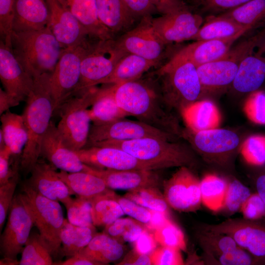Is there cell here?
Returning <instances> with one entry per match:
<instances>
[{"instance_id": "1", "label": "cell", "mask_w": 265, "mask_h": 265, "mask_svg": "<svg viewBox=\"0 0 265 265\" xmlns=\"http://www.w3.org/2000/svg\"><path fill=\"white\" fill-rule=\"evenodd\" d=\"M51 74H44L33 79L31 90L26 98L23 114L27 132V140L20 159V168L27 175L41 156L44 136L54 112L50 86Z\"/></svg>"}, {"instance_id": "2", "label": "cell", "mask_w": 265, "mask_h": 265, "mask_svg": "<svg viewBox=\"0 0 265 265\" xmlns=\"http://www.w3.org/2000/svg\"><path fill=\"white\" fill-rule=\"evenodd\" d=\"M112 85L117 104L129 116L168 133L178 132L168 106L152 86L137 80Z\"/></svg>"}, {"instance_id": "3", "label": "cell", "mask_w": 265, "mask_h": 265, "mask_svg": "<svg viewBox=\"0 0 265 265\" xmlns=\"http://www.w3.org/2000/svg\"><path fill=\"white\" fill-rule=\"evenodd\" d=\"M11 49L33 79L52 74L64 50L48 26L38 30L13 31Z\"/></svg>"}, {"instance_id": "4", "label": "cell", "mask_w": 265, "mask_h": 265, "mask_svg": "<svg viewBox=\"0 0 265 265\" xmlns=\"http://www.w3.org/2000/svg\"><path fill=\"white\" fill-rule=\"evenodd\" d=\"M171 141L156 137H143L121 141L98 142L88 147L118 148L139 160L156 166L158 169L192 166L193 159L191 154L181 145Z\"/></svg>"}, {"instance_id": "5", "label": "cell", "mask_w": 265, "mask_h": 265, "mask_svg": "<svg viewBox=\"0 0 265 265\" xmlns=\"http://www.w3.org/2000/svg\"><path fill=\"white\" fill-rule=\"evenodd\" d=\"M97 89L94 86L69 97L55 111L60 117L57 129L66 146L74 151L83 148L87 144L91 122L88 108L92 104Z\"/></svg>"}, {"instance_id": "6", "label": "cell", "mask_w": 265, "mask_h": 265, "mask_svg": "<svg viewBox=\"0 0 265 265\" xmlns=\"http://www.w3.org/2000/svg\"><path fill=\"white\" fill-rule=\"evenodd\" d=\"M21 195L31 214L34 225L48 245L53 256L60 252L61 230L65 219L59 202L49 199L34 190L26 182Z\"/></svg>"}, {"instance_id": "7", "label": "cell", "mask_w": 265, "mask_h": 265, "mask_svg": "<svg viewBox=\"0 0 265 265\" xmlns=\"http://www.w3.org/2000/svg\"><path fill=\"white\" fill-rule=\"evenodd\" d=\"M157 74L161 80V95L168 106H179L181 109L195 102L202 90L197 67L191 62L165 64Z\"/></svg>"}, {"instance_id": "8", "label": "cell", "mask_w": 265, "mask_h": 265, "mask_svg": "<svg viewBox=\"0 0 265 265\" xmlns=\"http://www.w3.org/2000/svg\"><path fill=\"white\" fill-rule=\"evenodd\" d=\"M126 53L114 39L98 40L91 43L82 60L79 84L72 95L104 84Z\"/></svg>"}, {"instance_id": "9", "label": "cell", "mask_w": 265, "mask_h": 265, "mask_svg": "<svg viewBox=\"0 0 265 265\" xmlns=\"http://www.w3.org/2000/svg\"><path fill=\"white\" fill-rule=\"evenodd\" d=\"M265 31V26L244 38L222 57L197 66L202 90L215 89L233 83L240 63Z\"/></svg>"}, {"instance_id": "10", "label": "cell", "mask_w": 265, "mask_h": 265, "mask_svg": "<svg viewBox=\"0 0 265 265\" xmlns=\"http://www.w3.org/2000/svg\"><path fill=\"white\" fill-rule=\"evenodd\" d=\"M91 44L87 40L76 47L63 50L50 77L54 112L77 88L80 79L82 60Z\"/></svg>"}, {"instance_id": "11", "label": "cell", "mask_w": 265, "mask_h": 265, "mask_svg": "<svg viewBox=\"0 0 265 265\" xmlns=\"http://www.w3.org/2000/svg\"><path fill=\"white\" fill-rule=\"evenodd\" d=\"M34 225L31 214L21 195L14 196L5 229L0 236V253L3 258L17 260Z\"/></svg>"}, {"instance_id": "12", "label": "cell", "mask_w": 265, "mask_h": 265, "mask_svg": "<svg viewBox=\"0 0 265 265\" xmlns=\"http://www.w3.org/2000/svg\"><path fill=\"white\" fill-rule=\"evenodd\" d=\"M173 136V134L141 121L122 118L105 124H93L84 147L98 142L121 141L143 137H156L171 140Z\"/></svg>"}, {"instance_id": "13", "label": "cell", "mask_w": 265, "mask_h": 265, "mask_svg": "<svg viewBox=\"0 0 265 265\" xmlns=\"http://www.w3.org/2000/svg\"><path fill=\"white\" fill-rule=\"evenodd\" d=\"M202 230L231 237L252 255L265 258V224L245 219H229L215 224H204Z\"/></svg>"}, {"instance_id": "14", "label": "cell", "mask_w": 265, "mask_h": 265, "mask_svg": "<svg viewBox=\"0 0 265 265\" xmlns=\"http://www.w3.org/2000/svg\"><path fill=\"white\" fill-rule=\"evenodd\" d=\"M163 188L166 201L177 211L195 212L202 203L200 181L187 167H180L164 183Z\"/></svg>"}, {"instance_id": "15", "label": "cell", "mask_w": 265, "mask_h": 265, "mask_svg": "<svg viewBox=\"0 0 265 265\" xmlns=\"http://www.w3.org/2000/svg\"><path fill=\"white\" fill-rule=\"evenodd\" d=\"M152 17L145 18L133 28L127 31L116 42L127 53H132L158 63L165 44L156 33L151 23Z\"/></svg>"}, {"instance_id": "16", "label": "cell", "mask_w": 265, "mask_h": 265, "mask_svg": "<svg viewBox=\"0 0 265 265\" xmlns=\"http://www.w3.org/2000/svg\"><path fill=\"white\" fill-rule=\"evenodd\" d=\"M75 152L84 164L98 168L117 170L158 169L156 166L116 147L90 146Z\"/></svg>"}, {"instance_id": "17", "label": "cell", "mask_w": 265, "mask_h": 265, "mask_svg": "<svg viewBox=\"0 0 265 265\" xmlns=\"http://www.w3.org/2000/svg\"><path fill=\"white\" fill-rule=\"evenodd\" d=\"M0 79L4 90L18 106L26 100L32 88L33 78L14 55L11 48L0 40Z\"/></svg>"}, {"instance_id": "18", "label": "cell", "mask_w": 265, "mask_h": 265, "mask_svg": "<svg viewBox=\"0 0 265 265\" xmlns=\"http://www.w3.org/2000/svg\"><path fill=\"white\" fill-rule=\"evenodd\" d=\"M153 27L165 45L189 40L203 24V19L188 9L152 18Z\"/></svg>"}, {"instance_id": "19", "label": "cell", "mask_w": 265, "mask_h": 265, "mask_svg": "<svg viewBox=\"0 0 265 265\" xmlns=\"http://www.w3.org/2000/svg\"><path fill=\"white\" fill-rule=\"evenodd\" d=\"M50 10L48 26L65 49L88 40L89 34L79 20L58 0H46Z\"/></svg>"}, {"instance_id": "20", "label": "cell", "mask_w": 265, "mask_h": 265, "mask_svg": "<svg viewBox=\"0 0 265 265\" xmlns=\"http://www.w3.org/2000/svg\"><path fill=\"white\" fill-rule=\"evenodd\" d=\"M247 32L242 31L223 39L195 41L177 52L166 64L188 61L197 67L216 60L225 55L235 41Z\"/></svg>"}, {"instance_id": "21", "label": "cell", "mask_w": 265, "mask_h": 265, "mask_svg": "<svg viewBox=\"0 0 265 265\" xmlns=\"http://www.w3.org/2000/svg\"><path fill=\"white\" fill-rule=\"evenodd\" d=\"M265 81V31L241 61L232 83L235 90L251 93Z\"/></svg>"}, {"instance_id": "22", "label": "cell", "mask_w": 265, "mask_h": 265, "mask_svg": "<svg viewBox=\"0 0 265 265\" xmlns=\"http://www.w3.org/2000/svg\"><path fill=\"white\" fill-rule=\"evenodd\" d=\"M154 170H117L84 165L83 171L101 178L110 189L128 191L142 187H158L160 178Z\"/></svg>"}, {"instance_id": "23", "label": "cell", "mask_w": 265, "mask_h": 265, "mask_svg": "<svg viewBox=\"0 0 265 265\" xmlns=\"http://www.w3.org/2000/svg\"><path fill=\"white\" fill-rule=\"evenodd\" d=\"M54 167L68 172L82 171L84 164L65 144L57 126L51 121L43 138L41 156Z\"/></svg>"}, {"instance_id": "24", "label": "cell", "mask_w": 265, "mask_h": 265, "mask_svg": "<svg viewBox=\"0 0 265 265\" xmlns=\"http://www.w3.org/2000/svg\"><path fill=\"white\" fill-rule=\"evenodd\" d=\"M54 167L51 164L38 159L26 183L42 195L66 206L72 200V194Z\"/></svg>"}, {"instance_id": "25", "label": "cell", "mask_w": 265, "mask_h": 265, "mask_svg": "<svg viewBox=\"0 0 265 265\" xmlns=\"http://www.w3.org/2000/svg\"><path fill=\"white\" fill-rule=\"evenodd\" d=\"M50 10L46 0H15L13 31L38 30L48 26Z\"/></svg>"}, {"instance_id": "26", "label": "cell", "mask_w": 265, "mask_h": 265, "mask_svg": "<svg viewBox=\"0 0 265 265\" xmlns=\"http://www.w3.org/2000/svg\"><path fill=\"white\" fill-rule=\"evenodd\" d=\"M80 23L90 37L97 40L114 39L100 22L95 0H58Z\"/></svg>"}, {"instance_id": "27", "label": "cell", "mask_w": 265, "mask_h": 265, "mask_svg": "<svg viewBox=\"0 0 265 265\" xmlns=\"http://www.w3.org/2000/svg\"><path fill=\"white\" fill-rule=\"evenodd\" d=\"M181 111L186 124L194 133L217 128L221 121L218 108L209 100L192 103L182 108Z\"/></svg>"}, {"instance_id": "28", "label": "cell", "mask_w": 265, "mask_h": 265, "mask_svg": "<svg viewBox=\"0 0 265 265\" xmlns=\"http://www.w3.org/2000/svg\"><path fill=\"white\" fill-rule=\"evenodd\" d=\"M57 173L71 194L78 197L91 200L112 191L101 178L83 171L68 172L61 170Z\"/></svg>"}, {"instance_id": "29", "label": "cell", "mask_w": 265, "mask_h": 265, "mask_svg": "<svg viewBox=\"0 0 265 265\" xmlns=\"http://www.w3.org/2000/svg\"><path fill=\"white\" fill-rule=\"evenodd\" d=\"M99 19L114 36L126 30L136 20L122 0H95Z\"/></svg>"}, {"instance_id": "30", "label": "cell", "mask_w": 265, "mask_h": 265, "mask_svg": "<svg viewBox=\"0 0 265 265\" xmlns=\"http://www.w3.org/2000/svg\"><path fill=\"white\" fill-rule=\"evenodd\" d=\"M97 89L93 101L89 109L94 125H102L124 118L129 116L117 104L112 84Z\"/></svg>"}, {"instance_id": "31", "label": "cell", "mask_w": 265, "mask_h": 265, "mask_svg": "<svg viewBox=\"0 0 265 265\" xmlns=\"http://www.w3.org/2000/svg\"><path fill=\"white\" fill-rule=\"evenodd\" d=\"M1 132L5 146L12 157L20 160L27 140V132L22 115L7 111L0 115Z\"/></svg>"}, {"instance_id": "32", "label": "cell", "mask_w": 265, "mask_h": 265, "mask_svg": "<svg viewBox=\"0 0 265 265\" xmlns=\"http://www.w3.org/2000/svg\"><path fill=\"white\" fill-rule=\"evenodd\" d=\"M194 142L201 152L216 155L235 149L238 144L239 138L232 131L216 128L195 132Z\"/></svg>"}, {"instance_id": "33", "label": "cell", "mask_w": 265, "mask_h": 265, "mask_svg": "<svg viewBox=\"0 0 265 265\" xmlns=\"http://www.w3.org/2000/svg\"><path fill=\"white\" fill-rule=\"evenodd\" d=\"M124 252L123 244L103 232L96 233L79 253L101 265H106L118 260Z\"/></svg>"}, {"instance_id": "34", "label": "cell", "mask_w": 265, "mask_h": 265, "mask_svg": "<svg viewBox=\"0 0 265 265\" xmlns=\"http://www.w3.org/2000/svg\"><path fill=\"white\" fill-rule=\"evenodd\" d=\"M158 63L132 53H126L117 64L104 84H115L138 80Z\"/></svg>"}, {"instance_id": "35", "label": "cell", "mask_w": 265, "mask_h": 265, "mask_svg": "<svg viewBox=\"0 0 265 265\" xmlns=\"http://www.w3.org/2000/svg\"><path fill=\"white\" fill-rule=\"evenodd\" d=\"M253 28L242 26L233 20L222 16H212L201 26L192 40L223 39L233 37Z\"/></svg>"}, {"instance_id": "36", "label": "cell", "mask_w": 265, "mask_h": 265, "mask_svg": "<svg viewBox=\"0 0 265 265\" xmlns=\"http://www.w3.org/2000/svg\"><path fill=\"white\" fill-rule=\"evenodd\" d=\"M95 227L74 225L65 219L60 232V252L68 258L79 253L96 234Z\"/></svg>"}, {"instance_id": "37", "label": "cell", "mask_w": 265, "mask_h": 265, "mask_svg": "<svg viewBox=\"0 0 265 265\" xmlns=\"http://www.w3.org/2000/svg\"><path fill=\"white\" fill-rule=\"evenodd\" d=\"M115 194L112 191L90 200L92 222L95 227L106 226L125 214L114 198Z\"/></svg>"}, {"instance_id": "38", "label": "cell", "mask_w": 265, "mask_h": 265, "mask_svg": "<svg viewBox=\"0 0 265 265\" xmlns=\"http://www.w3.org/2000/svg\"><path fill=\"white\" fill-rule=\"evenodd\" d=\"M228 183L212 174L205 175L200 181L202 203L213 212L222 209Z\"/></svg>"}, {"instance_id": "39", "label": "cell", "mask_w": 265, "mask_h": 265, "mask_svg": "<svg viewBox=\"0 0 265 265\" xmlns=\"http://www.w3.org/2000/svg\"><path fill=\"white\" fill-rule=\"evenodd\" d=\"M220 15L242 26L254 28L265 19V0H251Z\"/></svg>"}, {"instance_id": "40", "label": "cell", "mask_w": 265, "mask_h": 265, "mask_svg": "<svg viewBox=\"0 0 265 265\" xmlns=\"http://www.w3.org/2000/svg\"><path fill=\"white\" fill-rule=\"evenodd\" d=\"M21 254L20 265H54L51 251L39 233H30Z\"/></svg>"}, {"instance_id": "41", "label": "cell", "mask_w": 265, "mask_h": 265, "mask_svg": "<svg viewBox=\"0 0 265 265\" xmlns=\"http://www.w3.org/2000/svg\"><path fill=\"white\" fill-rule=\"evenodd\" d=\"M147 228L146 226L132 218H119L105 226L104 232L119 242H134Z\"/></svg>"}, {"instance_id": "42", "label": "cell", "mask_w": 265, "mask_h": 265, "mask_svg": "<svg viewBox=\"0 0 265 265\" xmlns=\"http://www.w3.org/2000/svg\"><path fill=\"white\" fill-rule=\"evenodd\" d=\"M197 238L207 254L215 256L217 258L239 246L234 239L227 235L203 230L198 233Z\"/></svg>"}, {"instance_id": "43", "label": "cell", "mask_w": 265, "mask_h": 265, "mask_svg": "<svg viewBox=\"0 0 265 265\" xmlns=\"http://www.w3.org/2000/svg\"><path fill=\"white\" fill-rule=\"evenodd\" d=\"M124 197L148 209L168 215V204L157 187H142L128 191Z\"/></svg>"}, {"instance_id": "44", "label": "cell", "mask_w": 265, "mask_h": 265, "mask_svg": "<svg viewBox=\"0 0 265 265\" xmlns=\"http://www.w3.org/2000/svg\"><path fill=\"white\" fill-rule=\"evenodd\" d=\"M153 233L156 241L160 245L186 251V242L183 232L168 218H166Z\"/></svg>"}, {"instance_id": "45", "label": "cell", "mask_w": 265, "mask_h": 265, "mask_svg": "<svg viewBox=\"0 0 265 265\" xmlns=\"http://www.w3.org/2000/svg\"><path fill=\"white\" fill-rule=\"evenodd\" d=\"M68 220L79 226L95 227L92 222L91 205L88 199L78 197L65 206Z\"/></svg>"}, {"instance_id": "46", "label": "cell", "mask_w": 265, "mask_h": 265, "mask_svg": "<svg viewBox=\"0 0 265 265\" xmlns=\"http://www.w3.org/2000/svg\"><path fill=\"white\" fill-rule=\"evenodd\" d=\"M240 152L248 164L258 166L265 165V135L248 137L241 145Z\"/></svg>"}, {"instance_id": "47", "label": "cell", "mask_w": 265, "mask_h": 265, "mask_svg": "<svg viewBox=\"0 0 265 265\" xmlns=\"http://www.w3.org/2000/svg\"><path fill=\"white\" fill-rule=\"evenodd\" d=\"M251 194L249 188L238 180L229 182L222 209L230 213L240 211L243 204Z\"/></svg>"}, {"instance_id": "48", "label": "cell", "mask_w": 265, "mask_h": 265, "mask_svg": "<svg viewBox=\"0 0 265 265\" xmlns=\"http://www.w3.org/2000/svg\"><path fill=\"white\" fill-rule=\"evenodd\" d=\"M243 110L251 122L265 125V91L257 90L250 93L244 103Z\"/></svg>"}, {"instance_id": "49", "label": "cell", "mask_w": 265, "mask_h": 265, "mask_svg": "<svg viewBox=\"0 0 265 265\" xmlns=\"http://www.w3.org/2000/svg\"><path fill=\"white\" fill-rule=\"evenodd\" d=\"M15 0H0V40L10 48H11Z\"/></svg>"}, {"instance_id": "50", "label": "cell", "mask_w": 265, "mask_h": 265, "mask_svg": "<svg viewBox=\"0 0 265 265\" xmlns=\"http://www.w3.org/2000/svg\"><path fill=\"white\" fill-rule=\"evenodd\" d=\"M222 265H249L265 263V258L256 257L240 246L217 258Z\"/></svg>"}, {"instance_id": "51", "label": "cell", "mask_w": 265, "mask_h": 265, "mask_svg": "<svg viewBox=\"0 0 265 265\" xmlns=\"http://www.w3.org/2000/svg\"><path fill=\"white\" fill-rule=\"evenodd\" d=\"M18 172L6 183L0 185V230L3 228L6 218L14 197V192L18 182Z\"/></svg>"}, {"instance_id": "52", "label": "cell", "mask_w": 265, "mask_h": 265, "mask_svg": "<svg viewBox=\"0 0 265 265\" xmlns=\"http://www.w3.org/2000/svg\"><path fill=\"white\" fill-rule=\"evenodd\" d=\"M114 198L120 205L125 214L146 226L150 223L152 217L151 210L145 208L124 196L121 197L115 194Z\"/></svg>"}, {"instance_id": "53", "label": "cell", "mask_w": 265, "mask_h": 265, "mask_svg": "<svg viewBox=\"0 0 265 265\" xmlns=\"http://www.w3.org/2000/svg\"><path fill=\"white\" fill-rule=\"evenodd\" d=\"M181 250L171 247L162 246L157 247L150 254L152 265H184Z\"/></svg>"}, {"instance_id": "54", "label": "cell", "mask_w": 265, "mask_h": 265, "mask_svg": "<svg viewBox=\"0 0 265 265\" xmlns=\"http://www.w3.org/2000/svg\"><path fill=\"white\" fill-rule=\"evenodd\" d=\"M245 219L257 220L265 215V205L257 193H252L240 211Z\"/></svg>"}, {"instance_id": "55", "label": "cell", "mask_w": 265, "mask_h": 265, "mask_svg": "<svg viewBox=\"0 0 265 265\" xmlns=\"http://www.w3.org/2000/svg\"><path fill=\"white\" fill-rule=\"evenodd\" d=\"M122 1L135 20L151 17L153 14L158 12L150 0H122Z\"/></svg>"}, {"instance_id": "56", "label": "cell", "mask_w": 265, "mask_h": 265, "mask_svg": "<svg viewBox=\"0 0 265 265\" xmlns=\"http://www.w3.org/2000/svg\"><path fill=\"white\" fill-rule=\"evenodd\" d=\"M12 154L5 146L0 148V185L7 182L13 176L18 172L20 163H14L10 167V158Z\"/></svg>"}, {"instance_id": "57", "label": "cell", "mask_w": 265, "mask_h": 265, "mask_svg": "<svg viewBox=\"0 0 265 265\" xmlns=\"http://www.w3.org/2000/svg\"><path fill=\"white\" fill-rule=\"evenodd\" d=\"M147 228L133 242V249L139 253L143 254H150L156 248V241L154 233Z\"/></svg>"}, {"instance_id": "58", "label": "cell", "mask_w": 265, "mask_h": 265, "mask_svg": "<svg viewBox=\"0 0 265 265\" xmlns=\"http://www.w3.org/2000/svg\"><path fill=\"white\" fill-rule=\"evenodd\" d=\"M251 0H202L205 8L212 12H226Z\"/></svg>"}, {"instance_id": "59", "label": "cell", "mask_w": 265, "mask_h": 265, "mask_svg": "<svg viewBox=\"0 0 265 265\" xmlns=\"http://www.w3.org/2000/svg\"><path fill=\"white\" fill-rule=\"evenodd\" d=\"M161 15L175 13L187 9L182 0H150Z\"/></svg>"}, {"instance_id": "60", "label": "cell", "mask_w": 265, "mask_h": 265, "mask_svg": "<svg viewBox=\"0 0 265 265\" xmlns=\"http://www.w3.org/2000/svg\"><path fill=\"white\" fill-rule=\"evenodd\" d=\"M117 265H152L150 254H143L138 253L133 248L125 256L124 259Z\"/></svg>"}, {"instance_id": "61", "label": "cell", "mask_w": 265, "mask_h": 265, "mask_svg": "<svg viewBox=\"0 0 265 265\" xmlns=\"http://www.w3.org/2000/svg\"><path fill=\"white\" fill-rule=\"evenodd\" d=\"M59 265H100V263L92 261L80 253L71 256L64 261L56 264Z\"/></svg>"}, {"instance_id": "62", "label": "cell", "mask_w": 265, "mask_h": 265, "mask_svg": "<svg viewBox=\"0 0 265 265\" xmlns=\"http://www.w3.org/2000/svg\"><path fill=\"white\" fill-rule=\"evenodd\" d=\"M17 106L13 100L10 98L4 90L0 89V114L9 110L13 106Z\"/></svg>"}, {"instance_id": "63", "label": "cell", "mask_w": 265, "mask_h": 265, "mask_svg": "<svg viewBox=\"0 0 265 265\" xmlns=\"http://www.w3.org/2000/svg\"><path fill=\"white\" fill-rule=\"evenodd\" d=\"M255 185L257 193L265 205V172L258 176Z\"/></svg>"}, {"instance_id": "64", "label": "cell", "mask_w": 265, "mask_h": 265, "mask_svg": "<svg viewBox=\"0 0 265 265\" xmlns=\"http://www.w3.org/2000/svg\"><path fill=\"white\" fill-rule=\"evenodd\" d=\"M0 265H19V261L10 259L3 258L0 260Z\"/></svg>"}]
</instances>
